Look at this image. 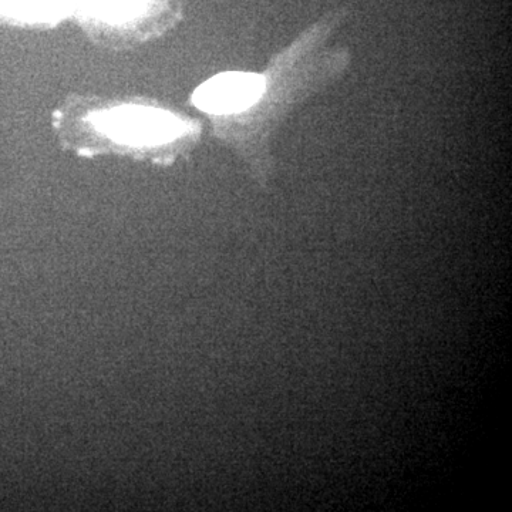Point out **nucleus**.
I'll use <instances>...</instances> for the list:
<instances>
[{
	"instance_id": "2",
	"label": "nucleus",
	"mask_w": 512,
	"mask_h": 512,
	"mask_svg": "<svg viewBox=\"0 0 512 512\" xmlns=\"http://www.w3.org/2000/svg\"><path fill=\"white\" fill-rule=\"evenodd\" d=\"M265 87V79L259 74H218L195 90L192 103L215 116L242 113L261 99Z\"/></svg>"
},
{
	"instance_id": "1",
	"label": "nucleus",
	"mask_w": 512,
	"mask_h": 512,
	"mask_svg": "<svg viewBox=\"0 0 512 512\" xmlns=\"http://www.w3.org/2000/svg\"><path fill=\"white\" fill-rule=\"evenodd\" d=\"M97 126L119 143L160 146L184 134L183 121L165 111L148 107H120L97 119Z\"/></svg>"
}]
</instances>
